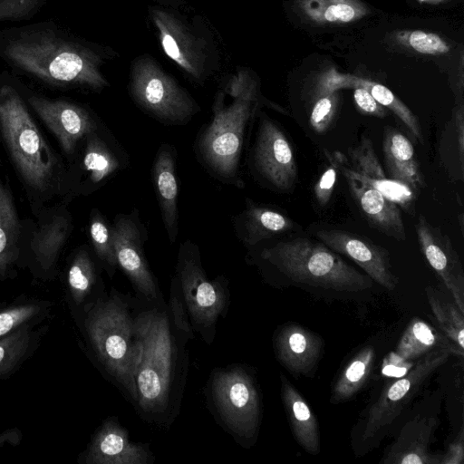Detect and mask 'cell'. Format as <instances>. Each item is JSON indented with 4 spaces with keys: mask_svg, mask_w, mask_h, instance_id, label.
<instances>
[{
    "mask_svg": "<svg viewBox=\"0 0 464 464\" xmlns=\"http://www.w3.org/2000/svg\"><path fill=\"white\" fill-rule=\"evenodd\" d=\"M4 53L24 71L51 83L95 91L109 85L92 50L52 34L21 35L8 42Z\"/></svg>",
    "mask_w": 464,
    "mask_h": 464,
    "instance_id": "cell-4",
    "label": "cell"
},
{
    "mask_svg": "<svg viewBox=\"0 0 464 464\" xmlns=\"http://www.w3.org/2000/svg\"><path fill=\"white\" fill-rule=\"evenodd\" d=\"M330 165L326 167L314 188V196L317 205L324 208L331 199L339 170L338 165L331 153H326Z\"/></svg>",
    "mask_w": 464,
    "mask_h": 464,
    "instance_id": "cell-42",
    "label": "cell"
},
{
    "mask_svg": "<svg viewBox=\"0 0 464 464\" xmlns=\"http://www.w3.org/2000/svg\"><path fill=\"white\" fill-rule=\"evenodd\" d=\"M396 39L411 50L430 55H439L450 51L449 44L438 34L420 30L402 31Z\"/></svg>",
    "mask_w": 464,
    "mask_h": 464,
    "instance_id": "cell-40",
    "label": "cell"
},
{
    "mask_svg": "<svg viewBox=\"0 0 464 464\" xmlns=\"http://www.w3.org/2000/svg\"><path fill=\"white\" fill-rule=\"evenodd\" d=\"M0 132L24 183L42 194L50 190L58 176L60 161L11 86L0 90Z\"/></svg>",
    "mask_w": 464,
    "mask_h": 464,
    "instance_id": "cell-6",
    "label": "cell"
},
{
    "mask_svg": "<svg viewBox=\"0 0 464 464\" xmlns=\"http://www.w3.org/2000/svg\"><path fill=\"white\" fill-rule=\"evenodd\" d=\"M295 3L299 12L317 24H348L369 13L359 0H296Z\"/></svg>",
    "mask_w": 464,
    "mask_h": 464,
    "instance_id": "cell-34",
    "label": "cell"
},
{
    "mask_svg": "<svg viewBox=\"0 0 464 464\" xmlns=\"http://www.w3.org/2000/svg\"><path fill=\"white\" fill-rule=\"evenodd\" d=\"M428 302L440 331L464 349V317L457 305L442 298L431 286L425 288Z\"/></svg>",
    "mask_w": 464,
    "mask_h": 464,
    "instance_id": "cell-36",
    "label": "cell"
},
{
    "mask_svg": "<svg viewBox=\"0 0 464 464\" xmlns=\"http://www.w3.org/2000/svg\"><path fill=\"white\" fill-rule=\"evenodd\" d=\"M252 164L257 175L272 188L290 191L297 180L293 147L283 130L269 116L260 113Z\"/></svg>",
    "mask_w": 464,
    "mask_h": 464,
    "instance_id": "cell-12",
    "label": "cell"
},
{
    "mask_svg": "<svg viewBox=\"0 0 464 464\" xmlns=\"http://www.w3.org/2000/svg\"><path fill=\"white\" fill-rule=\"evenodd\" d=\"M51 305L47 301L27 300L0 309V339L25 324L44 321Z\"/></svg>",
    "mask_w": 464,
    "mask_h": 464,
    "instance_id": "cell-37",
    "label": "cell"
},
{
    "mask_svg": "<svg viewBox=\"0 0 464 464\" xmlns=\"http://www.w3.org/2000/svg\"><path fill=\"white\" fill-rule=\"evenodd\" d=\"M89 234L94 253L106 270L112 277L118 267L111 226L99 210H93L89 224Z\"/></svg>",
    "mask_w": 464,
    "mask_h": 464,
    "instance_id": "cell-39",
    "label": "cell"
},
{
    "mask_svg": "<svg viewBox=\"0 0 464 464\" xmlns=\"http://www.w3.org/2000/svg\"><path fill=\"white\" fill-rule=\"evenodd\" d=\"M20 222L9 188L0 180V282L8 278L19 259Z\"/></svg>",
    "mask_w": 464,
    "mask_h": 464,
    "instance_id": "cell-31",
    "label": "cell"
},
{
    "mask_svg": "<svg viewBox=\"0 0 464 464\" xmlns=\"http://www.w3.org/2000/svg\"><path fill=\"white\" fill-rule=\"evenodd\" d=\"M211 394L218 413L236 435L255 436L261 418L260 398L253 377L242 367L216 371Z\"/></svg>",
    "mask_w": 464,
    "mask_h": 464,
    "instance_id": "cell-9",
    "label": "cell"
},
{
    "mask_svg": "<svg viewBox=\"0 0 464 464\" xmlns=\"http://www.w3.org/2000/svg\"><path fill=\"white\" fill-rule=\"evenodd\" d=\"M150 15L165 53L196 81H203L209 58L207 42L166 10L150 8Z\"/></svg>",
    "mask_w": 464,
    "mask_h": 464,
    "instance_id": "cell-13",
    "label": "cell"
},
{
    "mask_svg": "<svg viewBox=\"0 0 464 464\" xmlns=\"http://www.w3.org/2000/svg\"><path fill=\"white\" fill-rule=\"evenodd\" d=\"M450 356L451 353L445 350L432 351L418 359L406 374L386 386L366 414L362 440L365 442L384 431L427 379Z\"/></svg>",
    "mask_w": 464,
    "mask_h": 464,
    "instance_id": "cell-10",
    "label": "cell"
},
{
    "mask_svg": "<svg viewBox=\"0 0 464 464\" xmlns=\"http://www.w3.org/2000/svg\"><path fill=\"white\" fill-rule=\"evenodd\" d=\"M22 432L16 428L6 429L0 433V449L5 445L16 446L22 440Z\"/></svg>",
    "mask_w": 464,
    "mask_h": 464,
    "instance_id": "cell-47",
    "label": "cell"
},
{
    "mask_svg": "<svg viewBox=\"0 0 464 464\" xmlns=\"http://www.w3.org/2000/svg\"><path fill=\"white\" fill-rule=\"evenodd\" d=\"M353 88L354 102L362 113L378 118H384L388 115V110L381 105L366 89L360 86Z\"/></svg>",
    "mask_w": 464,
    "mask_h": 464,
    "instance_id": "cell-43",
    "label": "cell"
},
{
    "mask_svg": "<svg viewBox=\"0 0 464 464\" xmlns=\"http://www.w3.org/2000/svg\"><path fill=\"white\" fill-rule=\"evenodd\" d=\"M382 151L388 177L408 186L418 195L425 181L410 140L396 129L387 127Z\"/></svg>",
    "mask_w": 464,
    "mask_h": 464,
    "instance_id": "cell-26",
    "label": "cell"
},
{
    "mask_svg": "<svg viewBox=\"0 0 464 464\" xmlns=\"http://www.w3.org/2000/svg\"><path fill=\"white\" fill-rule=\"evenodd\" d=\"M464 461V430L461 427L457 437L441 456L440 464H462Z\"/></svg>",
    "mask_w": 464,
    "mask_h": 464,
    "instance_id": "cell-46",
    "label": "cell"
},
{
    "mask_svg": "<svg viewBox=\"0 0 464 464\" xmlns=\"http://www.w3.org/2000/svg\"><path fill=\"white\" fill-rule=\"evenodd\" d=\"M351 171L400 208L415 213L417 194L408 186L386 177L373 150L372 140L362 135L359 144L350 150Z\"/></svg>",
    "mask_w": 464,
    "mask_h": 464,
    "instance_id": "cell-21",
    "label": "cell"
},
{
    "mask_svg": "<svg viewBox=\"0 0 464 464\" xmlns=\"http://www.w3.org/2000/svg\"><path fill=\"white\" fill-rule=\"evenodd\" d=\"M279 362L295 375L311 376L324 350L320 335L295 323L281 325L274 337Z\"/></svg>",
    "mask_w": 464,
    "mask_h": 464,
    "instance_id": "cell-20",
    "label": "cell"
},
{
    "mask_svg": "<svg viewBox=\"0 0 464 464\" xmlns=\"http://www.w3.org/2000/svg\"><path fill=\"white\" fill-rule=\"evenodd\" d=\"M259 257L295 283L341 292H359L372 286L371 277L321 241L308 237L279 240L264 247Z\"/></svg>",
    "mask_w": 464,
    "mask_h": 464,
    "instance_id": "cell-5",
    "label": "cell"
},
{
    "mask_svg": "<svg viewBox=\"0 0 464 464\" xmlns=\"http://www.w3.org/2000/svg\"><path fill=\"white\" fill-rule=\"evenodd\" d=\"M80 314L83 332L106 372L137 402L136 372L140 358L135 316L115 289Z\"/></svg>",
    "mask_w": 464,
    "mask_h": 464,
    "instance_id": "cell-1",
    "label": "cell"
},
{
    "mask_svg": "<svg viewBox=\"0 0 464 464\" xmlns=\"http://www.w3.org/2000/svg\"><path fill=\"white\" fill-rule=\"evenodd\" d=\"M66 287L79 313L106 295L96 264L84 247L76 251L68 266Z\"/></svg>",
    "mask_w": 464,
    "mask_h": 464,
    "instance_id": "cell-28",
    "label": "cell"
},
{
    "mask_svg": "<svg viewBox=\"0 0 464 464\" xmlns=\"http://www.w3.org/2000/svg\"><path fill=\"white\" fill-rule=\"evenodd\" d=\"M421 2H432V3H437V2H440L441 0H420Z\"/></svg>",
    "mask_w": 464,
    "mask_h": 464,
    "instance_id": "cell-48",
    "label": "cell"
},
{
    "mask_svg": "<svg viewBox=\"0 0 464 464\" xmlns=\"http://www.w3.org/2000/svg\"><path fill=\"white\" fill-rule=\"evenodd\" d=\"M130 92L146 112L168 125H182L200 111L198 104L149 55L131 65Z\"/></svg>",
    "mask_w": 464,
    "mask_h": 464,
    "instance_id": "cell-8",
    "label": "cell"
},
{
    "mask_svg": "<svg viewBox=\"0 0 464 464\" xmlns=\"http://www.w3.org/2000/svg\"><path fill=\"white\" fill-rule=\"evenodd\" d=\"M329 82H331L330 84L334 90L355 86L366 89L381 105L392 111L403 122L418 142L423 144L422 130L417 116L384 85L365 79L337 73H330Z\"/></svg>",
    "mask_w": 464,
    "mask_h": 464,
    "instance_id": "cell-32",
    "label": "cell"
},
{
    "mask_svg": "<svg viewBox=\"0 0 464 464\" xmlns=\"http://www.w3.org/2000/svg\"><path fill=\"white\" fill-rule=\"evenodd\" d=\"M316 238L337 254L355 262L372 280L387 290H393L397 277L393 274L388 251L367 237L335 227H318Z\"/></svg>",
    "mask_w": 464,
    "mask_h": 464,
    "instance_id": "cell-14",
    "label": "cell"
},
{
    "mask_svg": "<svg viewBox=\"0 0 464 464\" xmlns=\"http://www.w3.org/2000/svg\"><path fill=\"white\" fill-rule=\"evenodd\" d=\"M175 278L184 298L193 330L211 343L216 324L225 316L229 304L227 281L223 276L209 280L201 263L198 246L186 240L179 246Z\"/></svg>",
    "mask_w": 464,
    "mask_h": 464,
    "instance_id": "cell-7",
    "label": "cell"
},
{
    "mask_svg": "<svg viewBox=\"0 0 464 464\" xmlns=\"http://www.w3.org/2000/svg\"><path fill=\"white\" fill-rule=\"evenodd\" d=\"M38 0H0V21L18 19L35 9Z\"/></svg>",
    "mask_w": 464,
    "mask_h": 464,
    "instance_id": "cell-44",
    "label": "cell"
},
{
    "mask_svg": "<svg viewBox=\"0 0 464 464\" xmlns=\"http://www.w3.org/2000/svg\"><path fill=\"white\" fill-rule=\"evenodd\" d=\"M237 237L248 246L295 229V222L276 208L251 202L234 219Z\"/></svg>",
    "mask_w": 464,
    "mask_h": 464,
    "instance_id": "cell-25",
    "label": "cell"
},
{
    "mask_svg": "<svg viewBox=\"0 0 464 464\" xmlns=\"http://www.w3.org/2000/svg\"><path fill=\"white\" fill-rule=\"evenodd\" d=\"M118 266L125 273L137 293L150 304L162 303L157 283L145 258L143 245L148 238L139 213L118 214L111 225Z\"/></svg>",
    "mask_w": 464,
    "mask_h": 464,
    "instance_id": "cell-11",
    "label": "cell"
},
{
    "mask_svg": "<svg viewBox=\"0 0 464 464\" xmlns=\"http://www.w3.org/2000/svg\"><path fill=\"white\" fill-rule=\"evenodd\" d=\"M162 303L135 314L141 353L135 382L142 413L158 420L168 413L176 379L177 347L169 314Z\"/></svg>",
    "mask_w": 464,
    "mask_h": 464,
    "instance_id": "cell-3",
    "label": "cell"
},
{
    "mask_svg": "<svg viewBox=\"0 0 464 464\" xmlns=\"http://www.w3.org/2000/svg\"><path fill=\"white\" fill-rule=\"evenodd\" d=\"M437 350H445L452 356L463 357L464 349L453 343L441 331L420 319H412L394 351L405 360L417 361Z\"/></svg>",
    "mask_w": 464,
    "mask_h": 464,
    "instance_id": "cell-29",
    "label": "cell"
},
{
    "mask_svg": "<svg viewBox=\"0 0 464 464\" xmlns=\"http://www.w3.org/2000/svg\"><path fill=\"white\" fill-rule=\"evenodd\" d=\"M416 362L405 360L394 352H392L383 360L382 373L386 377L400 378L406 374Z\"/></svg>",
    "mask_w": 464,
    "mask_h": 464,
    "instance_id": "cell-45",
    "label": "cell"
},
{
    "mask_svg": "<svg viewBox=\"0 0 464 464\" xmlns=\"http://www.w3.org/2000/svg\"><path fill=\"white\" fill-rule=\"evenodd\" d=\"M175 151L169 144L159 149L152 167V176L162 221L170 243L179 233L178 181L175 170Z\"/></svg>",
    "mask_w": 464,
    "mask_h": 464,
    "instance_id": "cell-24",
    "label": "cell"
},
{
    "mask_svg": "<svg viewBox=\"0 0 464 464\" xmlns=\"http://www.w3.org/2000/svg\"><path fill=\"white\" fill-rule=\"evenodd\" d=\"M169 314L172 326L183 341L194 337L188 309L175 276L172 278L169 300Z\"/></svg>",
    "mask_w": 464,
    "mask_h": 464,
    "instance_id": "cell-41",
    "label": "cell"
},
{
    "mask_svg": "<svg viewBox=\"0 0 464 464\" xmlns=\"http://www.w3.org/2000/svg\"><path fill=\"white\" fill-rule=\"evenodd\" d=\"M437 420L417 415L405 423L399 436L383 455V464H440L441 456L430 449Z\"/></svg>",
    "mask_w": 464,
    "mask_h": 464,
    "instance_id": "cell-22",
    "label": "cell"
},
{
    "mask_svg": "<svg viewBox=\"0 0 464 464\" xmlns=\"http://www.w3.org/2000/svg\"><path fill=\"white\" fill-rule=\"evenodd\" d=\"M152 459L150 451L131 441L128 431L114 418L103 421L80 456V462L84 464H149Z\"/></svg>",
    "mask_w": 464,
    "mask_h": 464,
    "instance_id": "cell-18",
    "label": "cell"
},
{
    "mask_svg": "<svg viewBox=\"0 0 464 464\" xmlns=\"http://www.w3.org/2000/svg\"><path fill=\"white\" fill-rule=\"evenodd\" d=\"M28 102L68 156H72L80 142L99 130L92 114L78 104L39 96H31Z\"/></svg>",
    "mask_w": 464,
    "mask_h": 464,
    "instance_id": "cell-15",
    "label": "cell"
},
{
    "mask_svg": "<svg viewBox=\"0 0 464 464\" xmlns=\"http://www.w3.org/2000/svg\"><path fill=\"white\" fill-rule=\"evenodd\" d=\"M420 249L464 314V271L450 237L420 215L416 223Z\"/></svg>",
    "mask_w": 464,
    "mask_h": 464,
    "instance_id": "cell-16",
    "label": "cell"
},
{
    "mask_svg": "<svg viewBox=\"0 0 464 464\" xmlns=\"http://www.w3.org/2000/svg\"><path fill=\"white\" fill-rule=\"evenodd\" d=\"M439 157L448 176L464 179V104L460 101L444 125L439 142Z\"/></svg>",
    "mask_w": 464,
    "mask_h": 464,
    "instance_id": "cell-33",
    "label": "cell"
},
{
    "mask_svg": "<svg viewBox=\"0 0 464 464\" xmlns=\"http://www.w3.org/2000/svg\"><path fill=\"white\" fill-rule=\"evenodd\" d=\"M218 92L211 122L200 136L198 150L207 167L222 179L237 186L245 130L257 112L256 83L245 72L235 75Z\"/></svg>",
    "mask_w": 464,
    "mask_h": 464,
    "instance_id": "cell-2",
    "label": "cell"
},
{
    "mask_svg": "<svg viewBox=\"0 0 464 464\" xmlns=\"http://www.w3.org/2000/svg\"><path fill=\"white\" fill-rule=\"evenodd\" d=\"M281 397L295 441L309 454L320 452L317 420L304 398L283 374H280Z\"/></svg>",
    "mask_w": 464,
    "mask_h": 464,
    "instance_id": "cell-27",
    "label": "cell"
},
{
    "mask_svg": "<svg viewBox=\"0 0 464 464\" xmlns=\"http://www.w3.org/2000/svg\"><path fill=\"white\" fill-rule=\"evenodd\" d=\"M344 176L351 193L368 221L379 231L398 241L407 238L401 208L383 194L356 177L344 154L331 153Z\"/></svg>",
    "mask_w": 464,
    "mask_h": 464,
    "instance_id": "cell-17",
    "label": "cell"
},
{
    "mask_svg": "<svg viewBox=\"0 0 464 464\" xmlns=\"http://www.w3.org/2000/svg\"><path fill=\"white\" fill-rule=\"evenodd\" d=\"M77 173V189L82 194L92 193L111 179L127 163L120 147L105 138L99 130L85 140Z\"/></svg>",
    "mask_w": 464,
    "mask_h": 464,
    "instance_id": "cell-19",
    "label": "cell"
},
{
    "mask_svg": "<svg viewBox=\"0 0 464 464\" xmlns=\"http://www.w3.org/2000/svg\"><path fill=\"white\" fill-rule=\"evenodd\" d=\"M374 358L372 346L363 347L353 356L334 385L330 398L332 403L346 401L362 388L372 371Z\"/></svg>",
    "mask_w": 464,
    "mask_h": 464,
    "instance_id": "cell-35",
    "label": "cell"
},
{
    "mask_svg": "<svg viewBox=\"0 0 464 464\" xmlns=\"http://www.w3.org/2000/svg\"><path fill=\"white\" fill-rule=\"evenodd\" d=\"M40 323L25 324L0 339V381L14 373L37 349L47 328L39 327Z\"/></svg>",
    "mask_w": 464,
    "mask_h": 464,
    "instance_id": "cell-30",
    "label": "cell"
},
{
    "mask_svg": "<svg viewBox=\"0 0 464 464\" xmlns=\"http://www.w3.org/2000/svg\"><path fill=\"white\" fill-rule=\"evenodd\" d=\"M72 230L68 213H54L40 222L30 241L34 268L42 278L53 279L60 254Z\"/></svg>",
    "mask_w": 464,
    "mask_h": 464,
    "instance_id": "cell-23",
    "label": "cell"
},
{
    "mask_svg": "<svg viewBox=\"0 0 464 464\" xmlns=\"http://www.w3.org/2000/svg\"><path fill=\"white\" fill-rule=\"evenodd\" d=\"M338 90L332 89L323 77L309 106L308 121L312 129L323 134L330 130L335 120L339 96Z\"/></svg>",
    "mask_w": 464,
    "mask_h": 464,
    "instance_id": "cell-38",
    "label": "cell"
}]
</instances>
